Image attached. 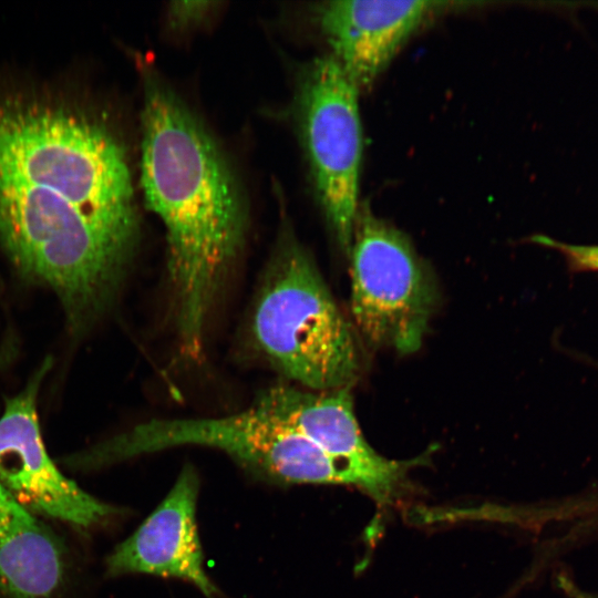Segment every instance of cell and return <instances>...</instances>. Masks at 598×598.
<instances>
[{"label": "cell", "mask_w": 598, "mask_h": 598, "mask_svg": "<svg viewBox=\"0 0 598 598\" xmlns=\"http://www.w3.org/2000/svg\"><path fill=\"white\" fill-rule=\"evenodd\" d=\"M141 186L163 223L182 352L198 358L212 309L243 247L236 178L202 122L152 69L142 70Z\"/></svg>", "instance_id": "cell-1"}, {"label": "cell", "mask_w": 598, "mask_h": 598, "mask_svg": "<svg viewBox=\"0 0 598 598\" xmlns=\"http://www.w3.org/2000/svg\"><path fill=\"white\" fill-rule=\"evenodd\" d=\"M0 179L69 203L137 239L126 152L95 117L63 102L0 95Z\"/></svg>", "instance_id": "cell-2"}, {"label": "cell", "mask_w": 598, "mask_h": 598, "mask_svg": "<svg viewBox=\"0 0 598 598\" xmlns=\"http://www.w3.org/2000/svg\"><path fill=\"white\" fill-rule=\"evenodd\" d=\"M249 331L264 359L308 390L350 386L359 372L353 330L291 231H282L267 264Z\"/></svg>", "instance_id": "cell-3"}, {"label": "cell", "mask_w": 598, "mask_h": 598, "mask_svg": "<svg viewBox=\"0 0 598 598\" xmlns=\"http://www.w3.org/2000/svg\"><path fill=\"white\" fill-rule=\"evenodd\" d=\"M182 445L220 450L247 468L283 483L358 485L348 465L250 408L220 417L150 420L74 453L72 463L78 471H91Z\"/></svg>", "instance_id": "cell-4"}, {"label": "cell", "mask_w": 598, "mask_h": 598, "mask_svg": "<svg viewBox=\"0 0 598 598\" xmlns=\"http://www.w3.org/2000/svg\"><path fill=\"white\" fill-rule=\"evenodd\" d=\"M349 255L350 310L361 339L403 354L419 350L436 290L411 241L360 204Z\"/></svg>", "instance_id": "cell-5"}, {"label": "cell", "mask_w": 598, "mask_h": 598, "mask_svg": "<svg viewBox=\"0 0 598 598\" xmlns=\"http://www.w3.org/2000/svg\"><path fill=\"white\" fill-rule=\"evenodd\" d=\"M358 89L330 55L300 72L295 117L323 216L349 254L359 208L363 153Z\"/></svg>", "instance_id": "cell-6"}, {"label": "cell", "mask_w": 598, "mask_h": 598, "mask_svg": "<svg viewBox=\"0 0 598 598\" xmlns=\"http://www.w3.org/2000/svg\"><path fill=\"white\" fill-rule=\"evenodd\" d=\"M51 367L45 360L28 384L8 399L0 416V484L25 509L80 530L123 515L66 477L50 457L37 412L40 385Z\"/></svg>", "instance_id": "cell-7"}, {"label": "cell", "mask_w": 598, "mask_h": 598, "mask_svg": "<svg viewBox=\"0 0 598 598\" xmlns=\"http://www.w3.org/2000/svg\"><path fill=\"white\" fill-rule=\"evenodd\" d=\"M250 408L348 465L358 487L381 504L396 495L409 468L423 461L388 460L369 445L354 416L350 386L309 391L278 384L261 391Z\"/></svg>", "instance_id": "cell-8"}, {"label": "cell", "mask_w": 598, "mask_h": 598, "mask_svg": "<svg viewBox=\"0 0 598 598\" xmlns=\"http://www.w3.org/2000/svg\"><path fill=\"white\" fill-rule=\"evenodd\" d=\"M454 2L324 1L315 9L330 55L348 79L364 92L377 81L402 45L427 21Z\"/></svg>", "instance_id": "cell-9"}, {"label": "cell", "mask_w": 598, "mask_h": 598, "mask_svg": "<svg viewBox=\"0 0 598 598\" xmlns=\"http://www.w3.org/2000/svg\"><path fill=\"white\" fill-rule=\"evenodd\" d=\"M198 477L186 465L165 499L107 556V576L148 574L178 578L196 586L207 598L219 595L204 569L196 526Z\"/></svg>", "instance_id": "cell-10"}, {"label": "cell", "mask_w": 598, "mask_h": 598, "mask_svg": "<svg viewBox=\"0 0 598 598\" xmlns=\"http://www.w3.org/2000/svg\"><path fill=\"white\" fill-rule=\"evenodd\" d=\"M73 580L64 539L0 484V598H70Z\"/></svg>", "instance_id": "cell-11"}, {"label": "cell", "mask_w": 598, "mask_h": 598, "mask_svg": "<svg viewBox=\"0 0 598 598\" xmlns=\"http://www.w3.org/2000/svg\"><path fill=\"white\" fill-rule=\"evenodd\" d=\"M533 241L559 250L578 268L598 271V245L567 244L543 235L533 237Z\"/></svg>", "instance_id": "cell-12"}, {"label": "cell", "mask_w": 598, "mask_h": 598, "mask_svg": "<svg viewBox=\"0 0 598 598\" xmlns=\"http://www.w3.org/2000/svg\"><path fill=\"white\" fill-rule=\"evenodd\" d=\"M214 6L207 1L173 2L168 9V18L177 28H186L202 21Z\"/></svg>", "instance_id": "cell-13"}]
</instances>
